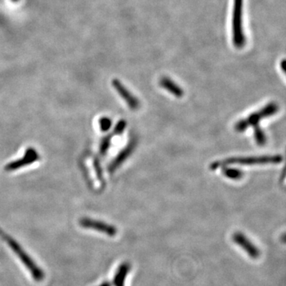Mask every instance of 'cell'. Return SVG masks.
Wrapping results in <instances>:
<instances>
[{
  "label": "cell",
  "mask_w": 286,
  "mask_h": 286,
  "mask_svg": "<svg viewBox=\"0 0 286 286\" xmlns=\"http://www.w3.org/2000/svg\"><path fill=\"white\" fill-rule=\"evenodd\" d=\"M0 235L4 239V241L7 243V245L10 247V249L14 251V254L18 256L22 264L26 267L34 281L37 283L42 282L45 279L43 271H41L39 267H37L36 263L33 262V259L29 257L26 251H24L23 248L14 239H12L9 235H6L2 231H0Z\"/></svg>",
  "instance_id": "cell-1"
},
{
  "label": "cell",
  "mask_w": 286,
  "mask_h": 286,
  "mask_svg": "<svg viewBox=\"0 0 286 286\" xmlns=\"http://www.w3.org/2000/svg\"><path fill=\"white\" fill-rule=\"evenodd\" d=\"M283 161L281 155H263L255 157H232L226 159L224 161H217L212 163L210 169L216 170L220 167L227 166L232 164H240L244 165H265V164H279Z\"/></svg>",
  "instance_id": "cell-2"
},
{
  "label": "cell",
  "mask_w": 286,
  "mask_h": 286,
  "mask_svg": "<svg viewBox=\"0 0 286 286\" xmlns=\"http://www.w3.org/2000/svg\"><path fill=\"white\" fill-rule=\"evenodd\" d=\"M279 107L276 103L272 102L267 104L261 110L252 113L249 117L244 120H239L237 124H235V130L237 132H245L247 128L250 127L259 126L261 120L266 118L275 116L277 112H279Z\"/></svg>",
  "instance_id": "cell-3"
},
{
  "label": "cell",
  "mask_w": 286,
  "mask_h": 286,
  "mask_svg": "<svg viewBox=\"0 0 286 286\" xmlns=\"http://www.w3.org/2000/svg\"><path fill=\"white\" fill-rule=\"evenodd\" d=\"M243 0H234L232 18V39L235 47L243 48L246 44V37L243 26Z\"/></svg>",
  "instance_id": "cell-4"
},
{
  "label": "cell",
  "mask_w": 286,
  "mask_h": 286,
  "mask_svg": "<svg viewBox=\"0 0 286 286\" xmlns=\"http://www.w3.org/2000/svg\"><path fill=\"white\" fill-rule=\"evenodd\" d=\"M80 225L83 228L95 230V231H99L101 233L106 234L111 237L116 236V234H117V229L114 226L106 224L104 222L99 221V220L88 219V218L81 219L80 220Z\"/></svg>",
  "instance_id": "cell-5"
},
{
  "label": "cell",
  "mask_w": 286,
  "mask_h": 286,
  "mask_svg": "<svg viewBox=\"0 0 286 286\" xmlns=\"http://www.w3.org/2000/svg\"><path fill=\"white\" fill-rule=\"evenodd\" d=\"M39 154H38L35 149L28 148L26 152H25L23 157L7 164L5 166V170L10 172V171L21 169L22 167L27 166V165L35 162L37 160H39Z\"/></svg>",
  "instance_id": "cell-6"
},
{
  "label": "cell",
  "mask_w": 286,
  "mask_h": 286,
  "mask_svg": "<svg viewBox=\"0 0 286 286\" xmlns=\"http://www.w3.org/2000/svg\"><path fill=\"white\" fill-rule=\"evenodd\" d=\"M232 239L236 244L242 247L243 251L247 252V255H249L251 259H256L260 257V251L258 249V247L254 245L251 240L246 237L244 234L236 232L232 236Z\"/></svg>",
  "instance_id": "cell-7"
},
{
  "label": "cell",
  "mask_w": 286,
  "mask_h": 286,
  "mask_svg": "<svg viewBox=\"0 0 286 286\" xmlns=\"http://www.w3.org/2000/svg\"><path fill=\"white\" fill-rule=\"evenodd\" d=\"M112 86L114 87L118 93L120 94L122 98L124 99L126 104H128L129 108H131V110L136 111L140 108V100H138L133 94H132L119 80L114 79L112 81Z\"/></svg>",
  "instance_id": "cell-8"
},
{
  "label": "cell",
  "mask_w": 286,
  "mask_h": 286,
  "mask_svg": "<svg viewBox=\"0 0 286 286\" xmlns=\"http://www.w3.org/2000/svg\"><path fill=\"white\" fill-rule=\"evenodd\" d=\"M136 146V140H132V141L117 155V157L111 162L110 165L108 166V171H109V172L112 173V172H114L118 168H120V165L130 157V155L132 154Z\"/></svg>",
  "instance_id": "cell-9"
},
{
  "label": "cell",
  "mask_w": 286,
  "mask_h": 286,
  "mask_svg": "<svg viewBox=\"0 0 286 286\" xmlns=\"http://www.w3.org/2000/svg\"><path fill=\"white\" fill-rule=\"evenodd\" d=\"M160 85L176 98H181L184 96V91L182 90V88L168 77H162L160 80Z\"/></svg>",
  "instance_id": "cell-10"
},
{
  "label": "cell",
  "mask_w": 286,
  "mask_h": 286,
  "mask_svg": "<svg viewBox=\"0 0 286 286\" xmlns=\"http://www.w3.org/2000/svg\"><path fill=\"white\" fill-rule=\"evenodd\" d=\"M130 270H131V265L128 263H123L119 267L113 279V284L115 286H124L125 279L128 276Z\"/></svg>",
  "instance_id": "cell-11"
},
{
  "label": "cell",
  "mask_w": 286,
  "mask_h": 286,
  "mask_svg": "<svg viewBox=\"0 0 286 286\" xmlns=\"http://www.w3.org/2000/svg\"><path fill=\"white\" fill-rule=\"evenodd\" d=\"M222 172L224 173V176L231 180H240L244 175L243 171L236 168H224Z\"/></svg>",
  "instance_id": "cell-12"
},
{
  "label": "cell",
  "mask_w": 286,
  "mask_h": 286,
  "mask_svg": "<svg viewBox=\"0 0 286 286\" xmlns=\"http://www.w3.org/2000/svg\"><path fill=\"white\" fill-rule=\"evenodd\" d=\"M255 131V141L257 143L258 145H263L267 143V136L265 135L264 132L261 129L259 126L254 127Z\"/></svg>",
  "instance_id": "cell-13"
},
{
  "label": "cell",
  "mask_w": 286,
  "mask_h": 286,
  "mask_svg": "<svg viewBox=\"0 0 286 286\" xmlns=\"http://www.w3.org/2000/svg\"><path fill=\"white\" fill-rule=\"evenodd\" d=\"M112 136H108L103 139L100 145V153L101 155H105L109 149L112 142Z\"/></svg>",
  "instance_id": "cell-14"
},
{
  "label": "cell",
  "mask_w": 286,
  "mask_h": 286,
  "mask_svg": "<svg viewBox=\"0 0 286 286\" xmlns=\"http://www.w3.org/2000/svg\"><path fill=\"white\" fill-rule=\"evenodd\" d=\"M99 124H100V130L102 132H108V130L110 129L111 127H112V120L108 117L101 118L99 121Z\"/></svg>",
  "instance_id": "cell-15"
},
{
  "label": "cell",
  "mask_w": 286,
  "mask_h": 286,
  "mask_svg": "<svg viewBox=\"0 0 286 286\" xmlns=\"http://www.w3.org/2000/svg\"><path fill=\"white\" fill-rule=\"evenodd\" d=\"M126 127H127V122L124 120H120V121L118 122V124H116L114 132H113V135H115V136H120L124 132Z\"/></svg>",
  "instance_id": "cell-16"
},
{
  "label": "cell",
  "mask_w": 286,
  "mask_h": 286,
  "mask_svg": "<svg viewBox=\"0 0 286 286\" xmlns=\"http://www.w3.org/2000/svg\"><path fill=\"white\" fill-rule=\"evenodd\" d=\"M95 169H96V174L98 176L99 180L101 182H104V177H103V172L101 167H100V162L97 160H96L94 162Z\"/></svg>",
  "instance_id": "cell-17"
},
{
  "label": "cell",
  "mask_w": 286,
  "mask_h": 286,
  "mask_svg": "<svg viewBox=\"0 0 286 286\" xmlns=\"http://www.w3.org/2000/svg\"><path fill=\"white\" fill-rule=\"evenodd\" d=\"M281 69L283 70V73L286 76V59H284L281 62Z\"/></svg>",
  "instance_id": "cell-18"
},
{
  "label": "cell",
  "mask_w": 286,
  "mask_h": 286,
  "mask_svg": "<svg viewBox=\"0 0 286 286\" xmlns=\"http://www.w3.org/2000/svg\"><path fill=\"white\" fill-rule=\"evenodd\" d=\"M286 165H285L284 169H283V173H282V176H281V182H283V180L286 179Z\"/></svg>",
  "instance_id": "cell-19"
},
{
  "label": "cell",
  "mask_w": 286,
  "mask_h": 286,
  "mask_svg": "<svg viewBox=\"0 0 286 286\" xmlns=\"http://www.w3.org/2000/svg\"><path fill=\"white\" fill-rule=\"evenodd\" d=\"M281 240L283 241V243H286V233L283 234L281 237Z\"/></svg>",
  "instance_id": "cell-20"
},
{
  "label": "cell",
  "mask_w": 286,
  "mask_h": 286,
  "mask_svg": "<svg viewBox=\"0 0 286 286\" xmlns=\"http://www.w3.org/2000/svg\"><path fill=\"white\" fill-rule=\"evenodd\" d=\"M99 286H112V284L110 283H108V282H105V283L100 284Z\"/></svg>",
  "instance_id": "cell-21"
},
{
  "label": "cell",
  "mask_w": 286,
  "mask_h": 286,
  "mask_svg": "<svg viewBox=\"0 0 286 286\" xmlns=\"http://www.w3.org/2000/svg\"><path fill=\"white\" fill-rule=\"evenodd\" d=\"M12 2H18V1H19V0H11Z\"/></svg>",
  "instance_id": "cell-22"
}]
</instances>
